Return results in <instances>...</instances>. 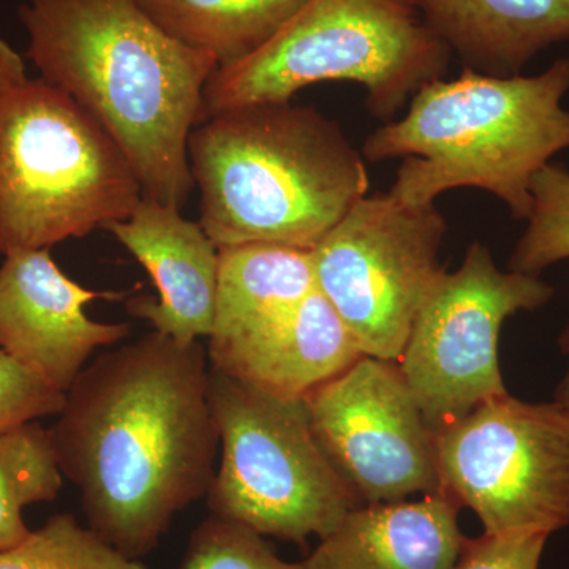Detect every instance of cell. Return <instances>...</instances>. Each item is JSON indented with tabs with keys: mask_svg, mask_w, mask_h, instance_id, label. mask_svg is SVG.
I'll list each match as a JSON object with an SVG mask.
<instances>
[{
	"mask_svg": "<svg viewBox=\"0 0 569 569\" xmlns=\"http://www.w3.org/2000/svg\"><path fill=\"white\" fill-rule=\"evenodd\" d=\"M152 277L159 301L140 296L127 312L181 346L211 337L216 318L219 247L200 222L181 211L142 198L132 216L104 227Z\"/></svg>",
	"mask_w": 569,
	"mask_h": 569,
	"instance_id": "4fadbf2b",
	"label": "cell"
},
{
	"mask_svg": "<svg viewBox=\"0 0 569 569\" xmlns=\"http://www.w3.org/2000/svg\"><path fill=\"white\" fill-rule=\"evenodd\" d=\"M568 92L569 58L533 77L463 69L419 89L407 114L381 123L361 153L370 163L403 159L388 192L402 203L436 204L449 190L479 189L527 220L531 179L569 149Z\"/></svg>",
	"mask_w": 569,
	"mask_h": 569,
	"instance_id": "277c9868",
	"label": "cell"
},
{
	"mask_svg": "<svg viewBox=\"0 0 569 569\" xmlns=\"http://www.w3.org/2000/svg\"><path fill=\"white\" fill-rule=\"evenodd\" d=\"M445 233L436 204L366 194L310 250L317 290L362 355L399 361L419 310L447 272L438 260Z\"/></svg>",
	"mask_w": 569,
	"mask_h": 569,
	"instance_id": "ba28073f",
	"label": "cell"
},
{
	"mask_svg": "<svg viewBox=\"0 0 569 569\" xmlns=\"http://www.w3.org/2000/svg\"><path fill=\"white\" fill-rule=\"evenodd\" d=\"M189 162L200 224L219 249H316L370 186L342 127L291 102L217 112L190 133Z\"/></svg>",
	"mask_w": 569,
	"mask_h": 569,
	"instance_id": "3957f363",
	"label": "cell"
},
{
	"mask_svg": "<svg viewBox=\"0 0 569 569\" xmlns=\"http://www.w3.org/2000/svg\"><path fill=\"white\" fill-rule=\"evenodd\" d=\"M28 78L24 59L0 32V96L17 88Z\"/></svg>",
	"mask_w": 569,
	"mask_h": 569,
	"instance_id": "d4e9b609",
	"label": "cell"
},
{
	"mask_svg": "<svg viewBox=\"0 0 569 569\" xmlns=\"http://www.w3.org/2000/svg\"><path fill=\"white\" fill-rule=\"evenodd\" d=\"M561 343L569 350V329L565 332ZM556 402L563 403L565 407H569V369L567 376L560 381L559 388L556 391Z\"/></svg>",
	"mask_w": 569,
	"mask_h": 569,
	"instance_id": "484cf974",
	"label": "cell"
},
{
	"mask_svg": "<svg viewBox=\"0 0 569 569\" xmlns=\"http://www.w3.org/2000/svg\"><path fill=\"white\" fill-rule=\"evenodd\" d=\"M0 569H148L140 560L80 526L69 512L52 516L20 545L0 552Z\"/></svg>",
	"mask_w": 569,
	"mask_h": 569,
	"instance_id": "ffe728a7",
	"label": "cell"
},
{
	"mask_svg": "<svg viewBox=\"0 0 569 569\" xmlns=\"http://www.w3.org/2000/svg\"><path fill=\"white\" fill-rule=\"evenodd\" d=\"M451 51L410 0H306L260 50L219 67L204 89V121L253 103L290 102L323 81L358 82L366 108L395 121L415 93L447 74Z\"/></svg>",
	"mask_w": 569,
	"mask_h": 569,
	"instance_id": "5b68a950",
	"label": "cell"
},
{
	"mask_svg": "<svg viewBox=\"0 0 569 569\" xmlns=\"http://www.w3.org/2000/svg\"><path fill=\"white\" fill-rule=\"evenodd\" d=\"M527 228L509 258V271L539 276L569 258V171L548 163L530 183Z\"/></svg>",
	"mask_w": 569,
	"mask_h": 569,
	"instance_id": "44dd1931",
	"label": "cell"
},
{
	"mask_svg": "<svg viewBox=\"0 0 569 569\" xmlns=\"http://www.w3.org/2000/svg\"><path fill=\"white\" fill-rule=\"evenodd\" d=\"M317 290L310 250L277 244L219 249L216 318L209 347L263 335Z\"/></svg>",
	"mask_w": 569,
	"mask_h": 569,
	"instance_id": "e0dca14e",
	"label": "cell"
},
{
	"mask_svg": "<svg viewBox=\"0 0 569 569\" xmlns=\"http://www.w3.org/2000/svg\"><path fill=\"white\" fill-rule=\"evenodd\" d=\"M463 69L516 77L569 40V0H410Z\"/></svg>",
	"mask_w": 569,
	"mask_h": 569,
	"instance_id": "2e32d148",
	"label": "cell"
},
{
	"mask_svg": "<svg viewBox=\"0 0 569 569\" xmlns=\"http://www.w3.org/2000/svg\"><path fill=\"white\" fill-rule=\"evenodd\" d=\"M306 402L326 455L366 503L441 492L436 432L397 362L361 356Z\"/></svg>",
	"mask_w": 569,
	"mask_h": 569,
	"instance_id": "8fae6325",
	"label": "cell"
},
{
	"mask_svg": "<svg viewBox=\"0 0 569 569\" xmlns=\"http://www.w3.org/2000/svg\"><path fill=\"white\" fill-rule=\"evenodd\" d=\"M209 372L201 342L153 331L86 366L50 429L89 527L130 559L151 553L216 478Z\"/></svg>",
	"mask_w": 569,
	"mask_h": 569,
	"instance_id": "6da1fadb",
	"label": "cell"
},
{
	"mask_svg": "<svg viewBox=\"0 0 569 569\" xmlns=\"http://www.w3.org/2000/svg\"><path fill=\"white\" fill-rule=\"evenodd\" d=\"M179 569H299V563L280 559L253 530L211 515L193 530Z\"/></svg>",
	"mask_w": 569,
	"mask_h": 569,
	"instance_id": "7402d4cb",
	"label": "cell"
},
{
	"mask_svg": "<svg viewBox=\"0 0 569 569\" xmlns=\"http://www.w3.org/2000/svg\"><path fill=\"white\" fill-rule=\"evenodd\" d=\"M123 298L71 280L50 249L7 254L0 266V348L66 395L97 348L130 335V325L100 323L86 307Z\"/></svg>",
	"mask_w": 569,
	"mask_h": 569,
	"instance_id": "7c38bea8",
	"label": "cell"
},
{
	"mask_svg": "<svg viewBox=\"0 0 569 569\" xmlns=\"http://www.w3.org/2000/svg\"><path fill=\"white\" fill-rule=\"evenodd\" d=\"M66 395L0 348V432L44 417H58Z\"/></svg>",
	"mask_w": 569,
	"mask_h": 569,
	"instance_id": "603a6c76",
	"label": "cell"
},
{
	"mask_svg": "<svg viewBox=\"0 0 569 569\" xmlns=\"http://www.w3.org/2000/svg\"><path fill=\"white\" fill-rule=\"evenodd\" d=\"M62 485L50 430L32 421L0 432V552L31 533L24 508L54 500Z\"/></svg>",
	"mask_w": 569,
	"mask_h": 569,
	"instance_id": "d6986e66",
	"label": "cell"
},
{
	"mask_svg": "<svg viewBox=\"0 0 569 569\" xmlns=\"http://www.w3.org/2000/svg\"><path fill=\"white\" fill-rule=\"evenodd\" d=\"M142 198L118 142L61 89L28 78L0 96V253L104 230Z\"/></svg>",
	"mask_w": 569,
	"mask_h": 569,
	"instance_id": "8992f818",
	"label": "cell"
},
{
	"mask_svg": "<svg viewBox=\"0 0 569 569\" xmlns=\"http://www.w3.org/2000/svg\"><path fill=\"white\" fill-rule=\"evenodd\" d=\"M549 535L537 531L488 533L466 539L452 569H539Z\"/></svg>",
	"mask_w": 569,
	"mask_h": 569,
	"instance_id": "cb8c5ba5",
	"label": "cell"
},
{
	"mask_svg": "<svg viewBox=\"0 0 569 569\" xmlns=\"http://www.w3.org/2000/svg\"><path fill=\"white\" fill-rule=\"evenodd\" d=\"M209 366L269 395L306 399L346 372L361 356L342 318L320 291L263 335L223 347H208Z\"/></svg>",
	"mask_w": 569,
	"mask_h": 569,
	"instance_id": "9a60e30c",
	"label": "cell"
},
{
	"mask_svg": "<svg viewBox=\"0 0 569 569\" xmlns=\"http://www.w3.org/2000/svg\"><path fill=\"white\" fill-rule=\"evenodd\" d=\"M209 403L222 448L206 496L212 516L306 548L361 507L318 441L306 399L269 395L211 369Z\"/></svg>",
	"mask_w": 569,
	"mask_h": 569,
	"instance_id": "52a82bcc",
	"label": "cell"
},
{
	"mask_svg": "<svg viewBox=\"0 0 569 569\" xmlns=\"http://www.w3.org/2000/svg\"><path fill=\"white\" fill-rule=\"evenodd\" d=\"M168 36L209 52L219 67L241 61L276 36L306 0H140Z\"/></svg>",
	"mask_w": 569,
	"mask_h": 569,
	"instance_id": "ac0fdd59",
	"label": "cell"
},
{
	"mask_svg": "<svg viewBox=\"0 0 569 569\" xmlns=\"http://www.w3.org/2000/svg\"><path fill=\"white\" fill-rule=\"evenodd\" d=\"M28 58L118 142L142 197L181 211L193 192L189 137L219 62L168 36L140 0H26Z\"/></svg>",
	"mask_w": 569,
	"mask_h": 569,
	"instance_id": "7a4b0ae2",
	"label": "cell"
},
{
	"mask_svg": "<svg viewBox=\"0 0 569 569\" xmlns=\"http://www.w3.org/2000/svg\"><path fill=\"white\" fill-rule=\"evenodd\" d=\"M553 293L539 276L501 271L481 242L468 247L458 271L441 276L397 361L433 432L507 395L498 362L501 326L541 309Z\"/></svg>",
	"mask_w": 569,
	"mask_h": 569,
	"instance_id": "30bf717a",
	"label": "cell"
},
{
	"mask_svg": "<svg viewBox=\"0 0 569 569\" xmlns=\"http://www.w3.org/2000/svg\"><path fill=\"white\" fill-rule=\"evenodd\" d=\"M445 492L351 509L299 569H452L466 537Z\"/></svg>",
	"mask_w": 569,
	"mask_h": 569,
	"instance_id": "5bb4252c",
	"label": "cell"
},
{
	"mask_svg": "<svg viewBox=\"0 0 569 569\" xmlns=\"http://www.w3.org/2000/svg\"><path fill=\"white\" fill-rule=\"evenodd\" d=\"M441 492L488 533L569 526V407L501 395L436 432Z\"/></svg>",
	"mask_w": 569,
	"mask_h": 569,
	"instance_id": "9c48e42d",
	"label": "cell"
}]
</instances>
